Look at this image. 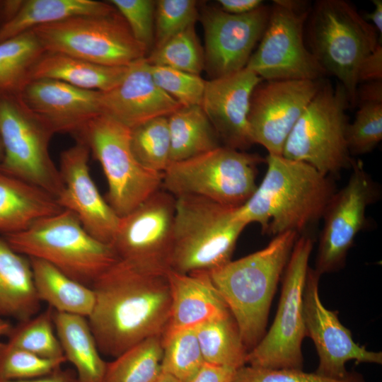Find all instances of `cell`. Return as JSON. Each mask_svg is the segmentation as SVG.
Wrapping results in <instances>:
<instances>
[{
	"label": "cell",
	"mask_w": 382,
	"mask_h": 382,
	"mask_svg": "<svg viewBox=\"0 0 382 382\" xmlns=\"http://www.w3.org/2000/svg\"><path fill=\"white\" fill-rule=\"evenodd\" d=\"M349 107L340 83L333 87L323 81L288 136L282 156L306 163L327 176L352 166L347 144Z\"/></svg>",
	"instance_id": "obj_7"
},
{
	"label": "cell",
	"mask_w": 382,
	"mask_h": 382,
	"mask_svg": "<svg viewBox=\"0 0 382 382\" xmlns=\"http://www.w3.org/2000/svg\"><path fill=\"white\" fill-rule=\"evenodd\" d=\"M231 382H365L358 373L334 379L296 369H267L248 365L236 370Z\"/></svg>",
	"instance_id": "obj_42"
},
{
	"label": "cell",
	"mask_w": 382,
	"mask_h": 382,
	"mask_svg": "<svg viewBox=\"0 0 382 382\" xmlns=\"http://www.w3.org/2000/svg\"><path fill=\"white\" fill-rule=\"evenodd\" d=\"M168 273L118 260L95 281L88 321L100 353L115 358L144 340L163 335L171 307Z\"/></svg>",
	"instance_id": "obj_1"
},
{
	"label": "cell",
	"mask_w": 382,
	"mask_h": 382,
	"mask_svg": "<svg viewBox=\"0 0 382 382\" xmlns=\"http://www.w3.org/2000/svg\"><path fill=\"white\" fill-rule=\"evenodd\" d=\"M236 209L199 196L175 197L170 270L209 272L229 262L247 226Z\"/></svg>",
	"instance_id": "obj_6"
},
{
	"label": "cell",
	"mask_w": 382,
	"mask_h": 382,
	"mask_svg": "<svg viewBox=\"0 0 382 382\" xmlns=\"http://www.w3.org/2000/svg\"><path fill=\"white\" fill-rule=\"evenodd\" d=\"M175 197L161 188L120 217L111 243L119 260L169 270L173 246Z\"/></svg>",
	"instance_id": "obj_14"
},
{
	"label": "cell",
	"mask_w": 382,
	"mask_h": 382,
	"mask_svg": "<svg viewBox=\"0 0 382 382\" xmlns=\"http://www.w3.org/2000/svg\"><path fill=\"white\" fill-rule=\"evenodd\" d=\"M130 144L144 168L163 173L170 163V138L168 117H160L131 129Z\"/></svg>",
	"instance_id": "obj_36"
},
{
	"label": "cell",
	"mask_w": 382,
	"mask_h": 382,
	"mask_svg": "<svg viewBox=\"0 0 382 382\" xmlns=\"http://www.w3.org/2000/svg\"><path fill=\"white\" fill-rule=\"evenodd\" d=\"M90 150L76 139L60 154L59 173L63 189L56 198L63 209L74 213L86 231L97 240L111 245L120 217L100 194L89 170Z\"/></svg>",
	"instance_id": "obj_19"
},
{
	"label": "cell",
	"mask_w": 382,
	"mask_h": 382,
	"mask_svg": "<svg viewBox=\"0 0 382 382\" xmlns=\"http://www.w3.org/2000/svg\"><path fill=\"white\" fill-rule=\"evenodd\" d=\"M2 156H3V147H2V144L0 139V163L2 159Z\"/></svg>",
	"instance_id": "obj_53"
},
{
	"label": "cell",
	"mask_w": 382,
	"mask_h": 382,
	"mask_svg": "<svg viewBox=\"0 0 382 382\" xmlns=\"http://www.w3.org/2000/svg\"><path fill=\"white\" fill-rule=\"evenodd\" d=\"M262 81L246 68L206 81L201 106L224 146L243 151L253 144L248 116L252 93Z\"/></svg>",
	"instance_id": "obj_20"
},
{
	"label": "cell",
	"mask_w": 382,
	"mask_h": 382,
	"mask_svg": "<svg viewBox=\"0 0 382 382\" xmlns=\"http://www.w3.org/2000/svg\"><path fill=\"white\" fill-rule=\"evenodd\" d=\"M313 241L298 238L285 267L281 296L273 324L247 354L246 364L267 369H302L301 343L306 335L303 293Z\"/></svg>",
	"instance_id": "obj_13"
},
{
	"label": "cell",
	"mask_w": 382,
	"mask_h": 382,
	"mask_svg": "<svg viewBox=\"0 0 382 382\" xmlns=\"http://www.w3.org/2000/svg\"><path fill=\"white\" fill-rule=\"evenodd\" d=\"M357 103L359 109L347 130L350 155L367 154L382 139V100H360Z\"/></svg>",
	"instance_id": "obj_39"
},
{
	"label": "cell",
	"mask_w": 382,
	"mask_h": 382,
	"mask_svg": "<svg viewBox=\"0 0 382 382\" xmlns=\"http://www.w3.org/2000/svg\"><path fill=\"white\" fill-rule=\"evenodd\" d=\"M150 69L155 83L181 106L201 105L206 81L200 75L151 64Z\"/></svg>",
	"instance_id": "obj_41"
},
{
	"label": "cell",
	"mask_w": 382,
	"mask_h": 382,
	"mask_svg": "<svg viewBox=\"0 0 382 382\" xmlns=\"http://www.w3.org/2000/svg\"><path fill=\"white\" fill-rule=\"evenodd\" d=\"M162 350L161 371L182 382L189 381L205 363L195 328L165 330Z\"/></svg>",
	"instance_id": "obj_34"
},
{
	"label": "cell",
	"mask_w": 382,
	"mask_h": 382,
	"mask_svg": "<svg viewBox=\"0 0 382 382\" xmlns=\"http://www.w3.org/2000/svg\"><path fill=\"white\" fill-rule=\"evenodd\" d=\"M359 83L382 81V43L361 62L357 73Z\"/></svg>",
	"instance_id": "obj_44"
},
{
	"label": "cell",
	"mask_w": 382,
	"mask_h": 382,
	"mask_svg": "<svg viewBox=\"0 0 382 382\" xmlns=\"http://www.w3.org/2000/svg\"><path fill=\"white\" fill-rule=\"evenodd\" d=\"M63 209L46 191L0 171V233H16Z\"/></svg>",
	"instance_id": "obj_24"
},
{
	"label": "cell",
	"mask_w": 382,
	"mask_h": 382,
	"mask_svg": "<svg viewBox=\"0 0 382 382\" xmlns=\"http://www.w3.org/2000/svg\"><path fill=\"white\" fill-rule=\"evenodd\" d=\"M44 52L32 30L1 42L0 93L18 95L28 82L31 66Z\"/></svg>",
	"instance_id": "obj_33"
},
{
	"label": "cell",
	"mask_w": 382,
	"mask_h": 382,
	"mask_svg": "<svg viewBox=\"0 0 382 382\" xmlns=\"http://www.w3.org/2000/svg\"><path fill=\"white\" fill-rule=\"evenodd\" d=\"M11 6V0H0V12L6 11Z\"/></svg>",
	"instance_id": "obj_52"
},
{
	"label": "cell",
	"mask_w": 382,
	"mask_h": 382,
	"mask_svg": "<svg viewBox=\"0 0 382 382\" xmlns=\"http://www.w3.org/2000/svg\"><path fill=\"white\" fill-rule=\"evenodd\" d=\"M154 382H182L173 376L161 371L159 376L155 380Z\"/></svg>",
	"instance_id": "obj_50"
},
{
	"label": "cell",
	"mask_w": 382,
	"mask_h": 382,
	"mask_svg": "<svg viewBox=\"0 0 382 382\" xmlns=\"http://www.w3.org/2000/svg\"><path fill=\"white\" fill-rule=\"evenodd\" d=\"M122 15L134 38L149 52L154 45L156 1L152 0H110Z\"/></svg>",
	"instance_id": "obj_43"
},
{
	"label": "cell",
	"mask_w": 382,
	"mask_h": 382,
	"mask_svg": "<svg viewBox=\"0 0 382 382\" xmlns=\"http://www.w3.org/2000/svg\"><path fill=\"white\" fill-rule=\"evenodd\" d=\"M198 16L195 0L156 1L153 49L161 47L173 36L195 25Z\"/></svg>",
	"instance_id": "obj_40"
},
{
	"label": "cell",
	"mask_w": 382,
	"mask_h": 382,
	"mask_svg": "<svg viewBox=\"0 0 382 382\" xmlns=\"http://www.w3.org/2000/svg\"><path fill=\"white\" fill-rule=\"evenodd\" d=\"M3 238L17 253L42 260L90 287L119 260L111 245L93 237L76 216L66 209Z\"/></svg>",
	"instance_id": "obj_5"
},
{
	"label": "cell",
	"mask_w": 382,
	"mask_h": 382,
	"mask_svg": "<svg viewBox=\"0 0 382 382\" xmlns=\"http://www.w3.org/2000/svg\"><path fill=\"white\" fill-rule=\"evenodd\" d=\"M374 10L364 15V19L368 22L371 21V25L380 33V37H382V1L373 0Z\"/></svg>",
	"instance_id": "obj_49"
},
{
	"label": "cell",
	"mask_w": 382,
	"mask_h": 382,
	"mask_svg": "<svg viewBox=\"0 0 382 382\" xmlns=\"http://www.w3.org/2000/svg\"><path fill=\"white\" fill-rule=\"evenodd\" d=\"M367 100H382V81L364 83L358 88L357 102Z\"/></svg>",
	"instance_id": "obj_48"
},
{
	"label": "cell",
	"mask_w": 382,
	"mask_h": 382,
	"mask_svg": "<svg viewBox=\"0 0 382 382\" xmlns=\"http://www.w3.org/2000/svg\"><path fill=\"white\" fill-rule=\"evenodd\" d=\"M12 325L6 320L0 318V335H6Z\"/></svg>",
	"instance_id": "obj_51"
},
{
	"label": "cell",
	"mask_w": 382,
	"mask_h": 382,
	"mask_svg": "<svg viewBox=\"0 0 382 382\" xmlns=\"http://www.w3.org/2000/svg\"><path fill=\"white\" fill-rule=\"evenodd\" d=\"M102 93L103 114L130 129L183 107L155 83L146 57L129 64L119 83Z\"/></svg>",
	"instance_id": "obj_22"
},
{
	"label": "cell",
	"mask_w": 382,
	"mask_h": 382,
	"mask_svg": "<svg viewBox=\"0 0 382 382\" xmlns=\"http://www.w3.org/2000/svg\"><path fill=\"white\" fill-rule=\"evenodd\" d=\"M323 80L260 82L250 102L248 121L253 144L281 155L291 129L319 90Z\"/></svg>",
	"instance_id": "obj_16"
},
{
	"label": "cell",
	"mask_w": 382,
	"mask_h": 382,
	"mask_svg": "<svg viewBox=\"0 0 382 382\" xmlns=\"http://www.w3.org/2000/svg\"><path fill=\"white\" fill-rule=\"evenodd\" d=\"M236 370L204 363L199 371L187 382H231Z\"/></svg>",
	"instance_id": "obj_45"
},
{
	"label": "cell",
	"mask_w": 382,
	"mask_h": 382,
	"mask_svg": "<svg viewBox=\"0 0 382 382\" xmlns=\"http://www.w3.org/2000/svg\"><path fill=\"white\" fill-rule=\"evenodd\" d=\"M320 276L308 267L303 293L306 335L313 340L319 357L316 373L342 379L350 374L345 367L349 360L381 364L382 352L369 351L354 342L350 330L340 323L337 313L323 305L318 293Z\"/></svg>",
	"instance_id": "obj_17"
},
{
	"label": "cell",
	"mask_w": 382,
	"mask_h": 382,
	"mask_svg": "<svg viewBox=\"0 0 382 382\" xmlns=\"http://www.w3.org/2000/svg\"><path fill=\"white\" fill-rule=\"evenodd\" d=\"M151 65L166 66L199 75L204 69V54L195 25L173 36L146 57Z\"/></svg>",
	"instance_id": "obj_37"
},
{
	"label": "cell",
	"mask_w": 382,
	"mask_h": 382,
	"mask_svg": "<svg viewBox=\"0 0 382 382\" xmlns=\"http://www.w3.org/2000/svg\"><path fill=\"white\" fill-rule=\"evenodd\" d=\"M298 234H278L263 249L209 272L248 352L265 335L270 304Z\"/></svg>",
	"instance_id": "obj_3"
},
{
	"label": "cell",
	"mask_w": 382,
	"mask_h": 382,
	"mask_svg": "<svg viewBox=\"0 0 382 382\" xmlns=\"http://www.w3.org/2000/svg\"><path fill=\"white\" fill-rule=\"evenodd\" d=\"M130 134V128L103 114L76 135L100 163L108 185L106 201L120 217L160 190L163 181V173L150 170L136 159Z\"/></svg>",
	"instance_id": "obj_9"
},
{
	"label": "cell",
	"mask_w": 382,
	"mask_h": 382,
	"mask_svg": "<svg viewBox=\"0 0 382 382\" xmlns=\"http://www.w3.org/2000/svg\"><path fill=\"white\" fill-rule=\"evenodd\" d=\"M168 274L171 307L166 330L195 328L231 313L209 272L183 274L169 270Z\"/></svg>",
	"instance_id": "obj_23"
},
{
	"label": "cell",
	"mask_w": 382,
	"mask_h": 382,
	"mask_svg": "<svg viewBox=\"0 0 382 382\" xmlns=\"http://www.w3.org/2000/svg\"><path fill=\"white\" fill-rule=\"evenodd\" d=\"M270 7L264 4L245 14L206 9L202 17L204 31V69L211 79L244 69L267 26Z\"/></svg>",
	"instance_id": "obj_18"
},
{
	"label": "cell",
	"mask_w": 382,
	"mask_h": 382,
	"mask_svg": "<svg viewBox=\"0 0 382 382\" xmlns=\"http://www.w3.org/2000/svg\"><path fill=\"white\" fill-rule=\"evenodd\" d=\"M263 180L236 215L246 225L261 226L272 236L297 233L322 218L336 192L331 180L311 165L269 154Z\"/></svg>",
	"instance_id": "obj_2"
},
{
	"label": "cell",
	"mask_w": 382,
	"mask_h": 382,
	"mask_svg": "<svg viewBox=\"0 0 382 382\" xmlns=\"http://www.w3.org/2000/svg\"><path fill=\"white\" fill-rule=\"evenodd\" d=\"M18 96L54 134L76 136L91 120L103 114L102 91L85 90L56 80L30 81Z\"/></svg>",
	"instance_id": "obj_21"
},
{
	"label": "cell",
	"mask_w": 382,
	"mask_h": 382,
	"mask_svg": "<svg viewBox=\"0 0 382 382\" xmlns=\"http://www.w3.org/2000/svg\"><path fill=\"white\" fill-rule=\"evenodd\" d=\"M264 161L259 155L221 146L170 163L163 173L161 188L175 197L196 195L238 208L256 190L257 166Z\"/></svg>",
	"instance_id": "obj_8"
},
{
	"label": "cell",
	"mask_w": 382,
	"mask_h": 382,
	"mask_svg": "<svg viewBox=\"0 0 382 382\" xmlns=\"http://www.w3.org/2000/svg\"><path fill=\"white\" fill-rule=\"evenodd\" d=\"M54 324L64 355L75 367L79 382H103L107 362L100 356L88 318L54 311Z\"/></svg>",
	"instance_id": "obj_28"
},
{
	"label": "cell",
	"mask_w": 382,
	"mask_h": 382,
	"mask_svg": "<svg viewBox=\"0 0 382 382\" xmlns=\"http://www.w3.org/2000/svg\"><path fill=\"white\" fill-rule=\"evenodd\" d=\"M218 2L222 11L235 15L250 13L263 5L261 0H219Z\"/></svg>",
	"instance_id": "obj_46"
},
{
	"label": "cell",
	"mask_w": 382,
	"mask_h": 382,
	"mask_svg": "<svg viewBox=\"0 0 382 382\" xmlns=\"http://www.w3.org/2000/svg\"><path fill=\"white\" fill-rule=\"evenodd\" d=\"M31 30L45 51L100 65L127 66L149 54L117 10L107 14L76 16Z\"/></svg>",
	"instance_id": "obj_10"
},
{
	"label": "cell",
	"mask_w": 382,
	"mask_h": 382,
	"mask_svg": "<svg viewBox=\"0 0 382 382\" xmlns=\"http://www.w3.org/2000/svg\"><path fill=\"white\" fill-rule=\"evenodd\" d=\"M28 258L40 301L58 312L90 316L96 301L92 287L75 281L42 260Z\"/></svg>",
	"instance_id": "obj_29"
},
{
	"label": "cell",
	"mask_w": 382,
	"mask_h": 382,
	"mask_svg": "<svg viewBox=\"0 0 382 382\" xmlns=\"http://www.w3.org/2000/svg\"><path fill=\"white\" fill-rule=\"evenodd\" d=\"M162 336L147 338L107 362L103 382H154L161 372Z\"/></svg>",
	"instance_id": "obj_32"
},
{
	"label": "cell",
	"mask_w": 382,
	"mask_h": 382,
	"mask_svg": "<svg viewBox=\"0 0 382 382\" xmlns=\"http://www.w3.org/2000/svg\"><path fill=\"white\" fill-rule=\"evenodd\" d=\"M66 359H45L0 342V381L24 380L45 376L61 368Z\"/></svg>",
	"instance_id": "obj_38"
},
{
	"label": "cell",
	"mask_w": 382,
	"mask_h": 382,
	"mask_svg": "<svg viewBox=\"0 0 382 382\" xmlns=\"http://www.w3.org/2000/svg\"><path fill=\"white\" fill-rule=\"evenodd\" d=\"M205 363L235 370L245 366L248 350L231 313L195 327Z\"/></svg>",
	"instance_id": "obj_31"
},
{
	"label": "cell",
	"mask_w": 382,
	"mask_h": 382,
	"mask_svg": "<svg viewBox=\"0 0 382 382\" xmlns=\"http://www.w3.org/2000/svg\"><path fill=\"white\" fill-rule=\"evenodd\" d=\"M127 67L104 66L63 53L45 51L31 66L28 81L52 79L85 90L105 92L119 83Z\"/></svg>",
	"instance_id": "obj_25"
},
{
	"label": "cell",
	"mask_w": 382,
	"mask_h": 382,
	"mask_svg": "<svg viewBox=\"0 0 382 382\" xmlns=\"http://www.w3.org/2000/svg\"><path fill=\"white\" fill-rule=\"evenodd\" d=\"M40 302L30 259L0 237V316L25 320L39 313Z\"/></svg>",
	"instance_id": "obj_26"
},
{
	"label": "cell",
	"mask_w": 382,
	"mask_h": 382,
	"mask_svg": "<svg viewBox=\"0 0 382 382\" xmlns=\"http://www.w3.org/2000/svg\"><path fill=\"white\" fill-rule=\"evenodd\" d=\"M52 129L31 112L17 94L0 93V171L33 185L55 198L63 189L59 168L52 161Z\"/></svg>",
	"instance_id": "obj_11"
},
{
	"label": "cell",
	"mask_w": 382,
	"mask_h": 382,
	"mask_svg": "<svg viewBox=\"0 0 382 382\" xmlns=\"http://www.w3.org/2000/svg\"><path fill=\"white\" fill-rule=\"evenodd\" d=\"M54 311L49 306L43 312L12 326L6 335L8 342L42 358L66 359L54 332Z\"/></svg>",
	"instance_id": "obj_35"
},
{
	"label": "cell",
	"mask_w": 382,
	"mask_h": 382,
	"mask_svg": "<svg viewBox=\"0 0 382 382\" xmlns=\"http://www.w3.org/2000/svg\"><path fill=\"white\" fill-rule=\"evenodd\" d=\"M352 173L345 187L335 192L323 217L316 268L319 274L344 267L347 253L366 221V209L377 196V189L361 161H353Z\"/></svg>",
	"instance_id": "obj_15"
},
{
	"label": "cell",
	"mask_w": 382,
	"mask_h": 382,
	"mask_svg": "<svg viewBox=\"0 0 382 382\" xmlns=\"http://www.w3.org/2000/svg\"><path fill=\"white\" fill-rule=\"evenodd\" d=\"M306 25L309 50L325 74L338 79L354 107L359 66L381 42L376 30L345 0L317 1Z\"/></svg>",
	"instance_id": "obj_4"
},
{
	"label": "cell",
	"mask_w": 382,
	"mask_h": 382,
	"mask_svg": "<svg viewBox=\"0 0 382 382\" xmlns=\"http://www.w3.org/2000/svg\"><path fill=\"white\" fill-rule=\"evenodd\" d=\"M170 163L185 161L221 145L201 105L181 107L168 117Z\"/></svg>",
	"instance_id": "obj_30"
},
{
	"label": "cell",
	"mask_w": 382,
	"mask_h": 382,
	"mask_svg": "<svg viewBox=\"0 0 382 382\" xmlns=\"http://www.w3.org/2000/svg\"><path fill=\"white\" fill-rule=\"evenodd\" d=\"M116 11L108 2L93 0H25L0 25V42L35 28L81 15H101Z\"/></svg>",
	"instance_id": "obj_27"
},
{
	"label": "cell",
	"mask_w": 382,
	"mask_h": 382,
	"mask_svg": "<svg viewBox=\"0 0 382 382\" xmlns=\"http://www.w3.org/2000/svg\"><path fill=\"white\" fill-rule=\"evenodd\" d=\"M311 8L305 1H273L260 44L245 68L265 81L322 79L326 74L304 37Z\"/></svg>",
	"instance_id": "obj_12"
},
{
	"label": "cell",
	"mask_w": 382,
	"mask_h": 382,
	"mask_svg": "<svg viewBox=\"0 0 382 382\" xmlns=\"http://www.w3.org/2000/svg\"><path fill=\"white\" fill-rule=\"evenodd\" d=\"M0 382H79L76 374L73 370L61 368L52 373L30 379L0 381Z\"/></svg>",
	"instance_id": "obj_47"
}]
</instances>
